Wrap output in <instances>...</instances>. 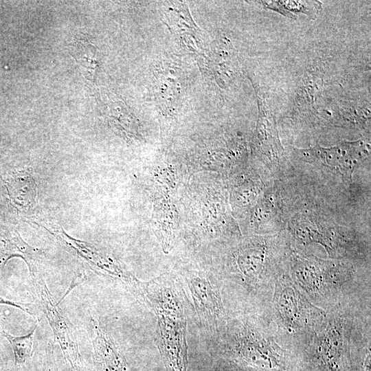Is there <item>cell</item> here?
Returning a JSON list of instances; mask_svg holds the SVG:
<instances>
[{
  "label": "cell",
  "instance_id": "6da1fadb",
  "mask_svg": "<svg viewBox=\"0 0 371 371\" xmlns=\"http://www.w3.org/2000/svg\"><path fill=\"white\" fill-rule=\"evenodd\" d=\"M291 251L287 235L282 234L252 236L229 251L224 276L242 304L240 313L269 309L275 283L286 269Z\"/></svg>",
  "mask_w": 371,
  "mask_h": 371
},
{
  "label": "cell",
  "instance_id": "7a4b0ae2",
  "mask_svg": "<svg viewBox=\"0 0 371 371\" xmlns=\"http://www.w3.org/2000/svg\"><path fill=\"white\" fill-rule=\"evenodd\" d=\"M286 271L306 297L326 313L337 306H371L370 261L322 259L291 247Z\"/></svg>",
  "mask_w": 371,
  "mask_h": 371
},
{
  "label": "cell",
  "instance_id": "3957f363",
  "mask_svg": "<svg viewBox=\"0 0 371 371\" xmlns=\"http://www.w3.org/2000/svg\"><path fill=\"white\" fill-rule=\"evenodd\" d=\"M218 337L227 360L269 371H299L295 355L280 339L268 310L228 316Z\"/></svg>",
  "mask_w": 371,
  "mask_h": 371
},
{
  "label": "cell",
  "instance_id": "277c9868",
  "mask_svg": "<svg viewBox=\"0 0 371 371\" xmlns=\"http://www.w3.org/2000/svg\"><path fill=\"white\" fill-rule=\"evenodd\" d=\"M370 306H337L297 356L299 371H352L357 329Z\"/></svg>",
  "mask_w": 371,
  "mask_h": 371
},
{
  "label": "cell",
  "instance_id": "5b68a950",
  "mask_svg": "<svg viewBox=\"0 0 371 371\" xmlns=\"http://www.w3.org/2000/svg\"><path fill=\"white\" fill-rule=\"evenodd\" d=\"M268 313L280 339L297 359L326 318V313L306 297L286 269L276 280Z\"/></svg>",
  "mask_w": 371,
  "mask_h": 371
},
{
  "label": "cell",
  "instance_id": "8992f818",
  "mask_svg": "<svg viewBox=\"0 0 371 371\" xmlns=\"http://www.w3.org/2000/svg\"><path fill=\"white\" fill-rule=\"evenodd\" d=\"M291 247L302 251L311 244L322 245L329 258L370 260V239L338 225H328L311 212L297 213L288 225Z\"/></svg>",
  "mask_w": 371,
  "mask_h": 371
},
{
  "label": "cell",
  "instance_id": "52a82bcc",
  "mask_svg": "<svg viewBox=\"0 0 371 371\" xmlns=\"http://www.w3.org/2000/svg\"><path fill=\"white\" fill-rule=\"evenodd\" d=\"M29 221L37 224L53 235L69 253L91 267L95 272L117 280L133 289L144 293L139 281L118 260L86 241L69 236L55 221L44 216H30Z\"/></svg>",
  "mask_w": 371,
  "mask_h": 371
},
{
  "label": "cell",
  "instance_id": "ba28073f",
  "mask_svg": "<svg viewBox=\"0 0 371 371\" xmlns=\"http://www.w3.org/2000/svg\"><path fill=\"white\" fill-rule=\"evenodd\" d=\"M303 161L319 169L330 172L345 182L352 179L355 169L370 155V144L363 139L343 142L334 146L316 145L306 149H295Z\"/></svg>",
  "mask_w": 371,
  "mask_h": 371
},
{
  "label": "cell",
  "instance_id": "9c48e42d",
  "mask_svg": "<svg viewBox=\"0 0 371 371\" xmlns=\"http://www.w3.org/2000/svg\"><path fill=\"white\" fill-rule=\"evenodd\" d=\"M29 271L32 287L38 297L41 309L64 357L73 369H78L81 365L82 357L69 319L54 302L36 265L30 267Z\"/></svg>",
  "mask_w": 371,
  "mask_h": 371
},
{
  "label": "cell",
  "instance_id": "30bf717a",
  "mask_svg": "<svg viewBox=\"0 0 371 371\" xmlns=\"http://www.w3.org/2000/svg\"><path fill=\"white\" fill-rule=\"evenodd\" d=\"M158 317L159 347L167 371H187L186 322L183 311L161 309Z\"/></svg>",
  "mask_w": 371,
  "mask_h": 371
},
{
  "label": "cell",
  "instance_id": "8fae6325",
  "mask_svg": "<svg viewBox=\"0 0 371 371\" xmlns=\"http://www.w3.org/2000/svg\"><path fill=\"white\" fill-rule=\"evenodd\" d=\"M188 284L198 314L206 326L218 336L228 317L221 284L216 280L194 277Z\"/></svg>",
  "mask_w": 371,
  "mask_h": 371
},
{
  "label": "cell",
  "instance_id": "7c38bea8",
  "mask_svg": "<svg viewBox=\"0 0 371 371\" xmlns=\"http://www.w3.org/2000/svg\"><path fill=\"white\" fill-rule=\"evenodd\" d=\"M258 101L259 115L253 139V148L256 155L266 165L274 168L282 163L284 150L273 116L263 100L258 97Z\"/></svg>",
  "mask_w": 371,
  "mask_h": 371
},
{
  "label": "cell",
  "instance_id": "4fadbf2b",
  "mask_svg": "<svg viewBox=\"0 0 371 371\" xmlns=\"http://www.w3.org/2000/svg\"><path fill=\"white\" fill-rule=\"evenodd\" d=\"M39 255V251L27 244L14 227L0 225V278L10 259L20 258L29 268L35 265Z\"/></svg>",
  "mask_w": 371,
  "mask_h": 371
},
{
  "label": "cell",
  "instance_id": "5bb4252c",
  "mask_svg": "<svg viewBox=\"0 0 371 371\" xmlns=\"http://www.w3.org/2000/svg\"><path fill=\"white\" fill-rule=\"evenodd\" d=\"M10 203L24 218L28 217L36 196V183L32 174L20 171L10 176L5 183Z\"/></svg>",
  "mask_w": 371,
  "mask_h": 371
},
{
  "label": "cell",
  "instance_id": "9a60e30c",
  "mask_svg": "<svg viewBox=\"0 0 371 371\" xmlns=\"http://www.w3.org/2000/svg\"><path fill=\"white\" fill-rule=\"evenodd\" d=\"M93 347L98 359L107 371H128L126 361L115 344L97 324L91 321Z\"/></svg>",
  "mask_w": 371,
  "mask_h": 371
},
{
  "label": "cell",
  "instance_id": "2e32d148",
  "mask_svg": "<svg viewBox=\"0 0 371 371\" xmlns=\"http://www.w3.org/2000/svg\"><path fill=\"white\" fill-rule=\"evenodd\" d=\"M371 315L364 318L355 335L352 371H371Z\"/></svg>",
  "mask_w": 371,
  "mask_h": 371
},
{
  "label": "cell",
  "instance_id": "e0dca14e",
  "mask_svg": "<svg viewBox=\"0 0 371 371\" xmlns=\"http://www.w3.org/2000/svg\"><path fill=\"white\" fill-rule=\"evenodd\" d=\"M37 324L27 335L14 336L1 330L3 337L9 342L14 354V363L13 371H29L27 363L32 355L34 333Z\"/></svg>",
  "mask_w": 371,
  "mask_h": 371
},
{
  "label": "cell",
  "instance_id": "ac0fdd59",
  "mask_svg": "<svg viewBox=\"0 0 371 371\" xmlns=\"http://www.w3.org/2000/svg\"><path fill=\"white\" fill-rule=\"evenodd\" d=\"M260 3L265 8L292 19H296L298 14H304L313 19L322 9L320 2L313 1H262Z\"/></svg>",
  "mask_w": 371,
  "mask_h": 371
},
{
  "label": "cell",
  "instance_id": "d6986e66",
  "mask_svg": "<svg viewBox=\"0 0 371 371\" xmlns=\"http://www.w3.org/2000/svg\"><path fill=\"white\" fill-rule=\"evenodd\" d=\"M71 55L82 67L86 77L92 79L98 65V49L85 38H78L69 44Z\"/></svg>",
  "mask_w": 371,
  "mask_h": 371
},
{
  "label": "cell",
  "instance_id": "ffe728a7",
  "mask_svg": "<svg viewBox=\"0 0 371 371\" xmlns=\"http://www.w3.org/2000/svg\"><path fill=\"white\" fill-rule=\"evenodd\" d=\"M0 305L12 306L18 308L33 317L36 316L35 306L32 304L21 303L0 295Z\"/></svg>",
  "mask_w": 371,
  "mask_h": 371
},
{
  "label": "cell",
  "instance_id": "44dd1931",
  "mask_svg": "<svg viewBox=\"0 0 371 371\" xmlns=\"http://www.w3.org/2000/svg\"><path fill=\"white\" fill-rule=\"evenodd\" d=\"M219 368V371H269L251 366H244L228 360L222 362Z\"/></svg>",
  "mask_w": 371,
  "mask_h": 371
},
{
  "label": "cell",
  "instance_id": "7402d4cb",
  "mask_svg": "<svg viewBox=\"0 0 371 371\" xmlns=\"http://www.w3.org/2000/svg\"><path fill=\"white\" fill-rule=\"evenodd\" d=\"M4 357H5L4 350L1 347V345L0 344V371H3L4 366H5Z\"/></svg>",
  "mask_w": 371,
  "mask_h": 371
},
{
  "label": "cell",
  "instance_id": "603a6c76",
  "mask_svg": "<svg viewBox=\"0 0 371 371\" xmlns=\"http://www.w3.org/2000/svg\"><path fill=\"white\" fill-rule=\"evenodd\" d=\"M43 371H57L56 368L55 367L52 368H45Z\"/></svg>",
  "mask_w": 371,
  "mask_h": 371
},
{
  "label": "cell",
  "instance_id": "cb8c5ba5",
  "mask_svg": "<svg viewBox=\"0 0 371 371\" xmlns=\"http://www.w3.org/2000/svg\"><path fill=\"white\" fill-rule=\"evenodd\" d=\"M1 330H2V328H1V325H0V335H2L1 334Z\"/></svg>",
  "mask_w": 371,
  "mask_h": 371
}]
</instances>
